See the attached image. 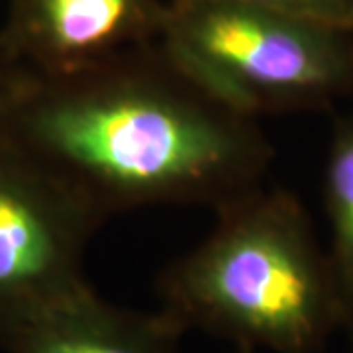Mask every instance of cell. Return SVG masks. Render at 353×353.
<instances>
[{
    "mask_svg": "<svg viewBox=\"0 0 353 353\" xmlns=\"http://www.w3.org/2000/svg\"><path fill=\"white\" fill-rule=\"evenodd\" d=\"M0 138L106 220L157 204L214 210L261 187L273 148L155 39L57 77L24 73Z\"/></svg>",
    "mask_w": 353,
    "mask_h": 353,
    "instance_id": "cell-1",
    "label": "cell"
},
{
    "mask_svg": "<svg viewBox=\"0 0 353 353\" xmlns=\"http://www.w3.org/2000/svg\"><path fill=\"white\" fill-rule=\"evenodd\" d=\"M216 212L214 230L165 271L161 308L241 353L320 352L345 304L303 204L259 187Z\"/></svg>",
    "mask_w": 353,
    "mask_h": 353,
    "instance_id": "cell-2",
    "label": "cell"
},
{
    "mask_svg": "<svg viewBox=\"0 0 353 353\" xmlns=\"http://www.w3.org/2000/svg\"><path fill=\"white\" fill-rule=\"evenodd\" d=\"M159 41L218 101L257 118L353 90V34L234 0L167 4Z\"/></svg>",
    "mask_w": 353,
    "mask_h": 353,
    "instance_id": "cell-3",
    "label": "cell"
},
{
    "mask_svg": "<svg viewBox=\"0 0 353 353\" xmlns=\"http://www.w3.org/2000/svg\"><path fill=\"white\" fill-rule=\"evenodd\" d=\"M102 222L63 181L0 138V347L88 287L83 255Z\"/></svg>",
    "mask_w": 353,
    "mask_h": 353,
    "instance_id": "cell-4",
    "label": "cell"
},
{
    "mask_svg": "<svg viewBox=\"0 0 353 353\" xmlns=\"http://www.w3.org/2000/svg\"><path fill=\"white\" fill-rule=\"evenodd\" d=\"M167 0H10L0 46L28 73L57 77L161 36Z\"/></svg>",
    "mask_w": 353,
    "mask_h": 353,
    "instance_id": "cell-5",
    "label": "cell"
},
{
    "mask_svg": "<svg viewBox=\"0 0 353 353\" xmlns=\"http://www.w3.org/2000/svg\"><path fill=\"white\" fill-rule=\"evenodd\" d=\"M185 330L163 308L139 312L104 301L90 285L28 322L8 353H176Z\"/></svg>",
    "mask_w": 353,
    "mask_h": 353,
    "instance_id": "cell-6",
    "label": "cell"
},
{
    "mask_svg": "<svg viewBox=\"0 0 353 353\" xmlns=\"http://www.w3.org/2000/svg\"><path fill=\"white\" fill-rule=\"evenodd\" d=\"M330 222L328 257L345 304L353 310V112L336 120L324 171Z\"/></svg>",
    "mask_w": 353,
    "mask_h": 353,
    "instance_id": "cell-7",
    "label": "cell"
},
{
    "mask_svg": "<svg viewBox=\"0 0 353 353\" xmlns=\"http://www.w3.org/2000/svg\"><path fill=\"white\" fill-rule=\"evenodd\" d=\"M194 0H167V4H183ZM255 4L271 10L294 14L306 20H314L324 26H332L353 34V0H234Z\"/></svg>",
    "mask_w": 353,
    "mask_h": 353,
    "instance_id": "cell-8",
    "label": "cell"
},
{
    "mask_svg": "<svg viewBox=\"0 0 353 353\" xmlns=\"http://www.w3.org/2000/svg\"><path fill=\"white\" fill-rule=\"evenodd\" d=\"M24 73V69L14 63L8 57V53L4 51V48L0 46V112L4 110V106L14 97L16 88L20 87Z\"/></svg>",
    "mask_w": 353,
    "mask_h": 353,
    "instance_id": "cell-9",
    "label": "cell"
},
{
    "mask_svg": "<svg viewBox=\"0 0 353 353\" xmlns=\"http://www.w3.org/2000/svg\"><path fill=\"white\" fill-rule=\"evenodd\" d=\"M341 330L345 332V336H347V341H350V350L353 353V310H350L347 314H345V320H343V326Z\"/></svg>",
    "mask_w": 353,
    "mask_h": 353,
    "instance_id": "cell-10",
    "label": "cell"
}]
</instances>
